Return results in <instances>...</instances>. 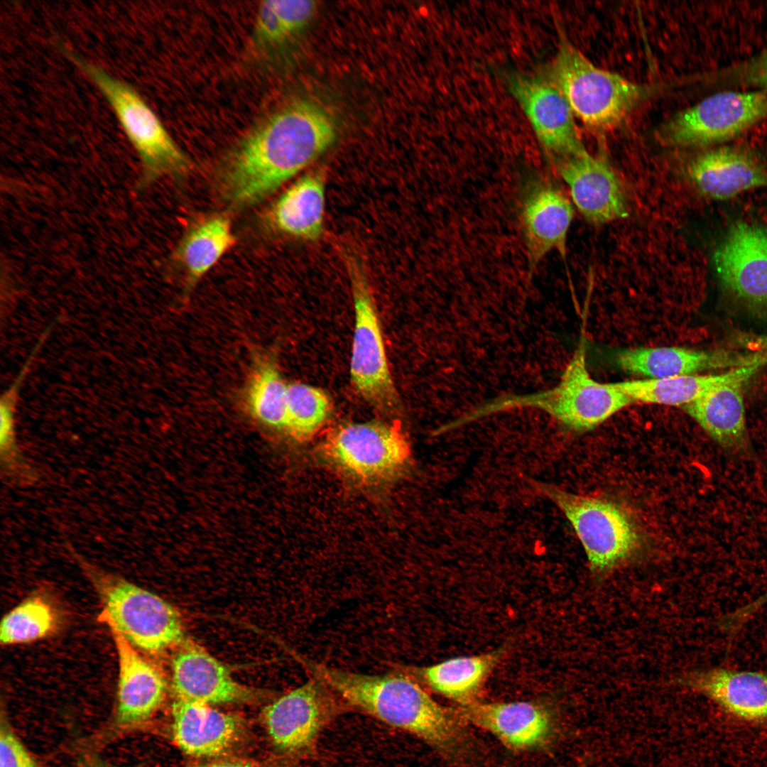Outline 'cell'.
I'll return each instance as SVG.
<instances>
[{
  "label": "cell",
  "mask_w": 767,
  "mask_h": 767,
  "mask_svg": "<svg viewBox=\"0 0 767 767\" xmlns=\"http://www.w3.org/2000/svg\"><path fill=\"white\" fill-rule=\"evenodd\" d=\"M335 137L332 118L316 103L297 99L277 109L230 153L223 175L227 200L236 207L261 200L309 166Z\"/></svg>",
  "instance_id": "1"
},
{
  "label": "cell",
  "mask_w": 767,
  "mask_h": 767,
  "mask_svg": "<svg viewBox=\"0 0 767 767\" xmlns=\"http://www.w3.org/2000/svg\"><path fill=\"white\" fill-rule=\"evenodd\" d=\"M311 674L347 705L408 731L446 753L463 741L457 719L416 682L403 675H366L299 657Z\"/></svg>",
  "instance_id": "2"
},
{
  "label": "cell",
  "mask_w": 767,
  "mask_h": 767,
  "mask_svg": "<svg viewBox=\"0 0 767 767\" xmlns=\"http://www.w3.org/2000/svg\"><path fill=\"white\" fill-rule=\"evenodd\" d=\"M558 384L545 391L506 395L485 403L464 416L467 423L485 415L521 408L540 409L570 429L592 430L633 403L614 383L594 379L586 364L582 336Z\"/></svg>",
  "instance_id": "3"
},
{
  "label": "cell",
  "mask_w": 767,
  "mask_h": 767,
  "mask_svg": "<svg viewBox=\"0 0 767 767\" xmlns=\"http://www.w3.org/2000/svg\"><path fill=\"white\" fill-rule=\"evenodd\" d=\"M60 48L99 89L114 110L140 159L141 183L187 173L190 167L187 156L137 91L67 47L61 44Z\"/></svg>",
  "instance_id": "4"
},
{
  "label": "cell",
  "mask_w": 767,
  "mask_h": 767,
  "mask_svg": "<svg viewBox=\"0 0 767 767\" xmlns=\"http://www.w3.org/2000/svg\"><path fill=\"white\" fill-rule=\"evenodd\" d=\"M547 78L562 94L573 114L597 129L619 124L653 91L595 66L564 38Z\"/></svg>",
  "instance_id": "5"
},
{
  "label": "cell",
  "mask_w": 767,
  "mask_h": 767,
  "mask_svg": "<svg viewBox=\"0 0 767 767\" xmlns=\"http://www.w3.org/2000/svg\"><path fill=\"white\" fill-rule=\"evenodd\" d=\"M321 452L335 469L366 485L392 481L410 459V445L398 421L341 424L329 432Z\"/></svg>",
  "instance_id": "6"
},
{
  "label": "cell",
  "mask_w": 767,
  "mask_h": 767,
  "mask_svg": "<svg viewBox=\"0 0 767 767\" xmlns=\"http://www.w3.org/2000/svg\"><path fill=\"white\" fill-rule=\"evenodd\" d=\"M96 576L102 619L134 647L157 653L183 641L181 618L169 603L125 580Z\"/></svg>",
  "instance_id": "7"
},
{
  "label": "cell",
  "mask_w": 767,
  "mask_h": 767,
  "mask_svg": "<svg viewBox=\"0 0 767 767\" xmlns=\"http://www.w3.org/2000/svg\"><path fill=\"white\" fill-rule=\"evenodd\" d=\"M538 487L562 510L572 526L592 572L604 575L636 554L639 545L638 534L633 521L620 506L552 485L539 484Z\"/></svg>",
  "instance_id": "8"
},
{
  "label": "cell",
  "mask_w": 767,
  "mask_h": 767,
  "mask_svg": "<svg viewBox=\"0 0 767 767\" xmlns=\"http://www.w3.org/2000/svg\"><path fill=\"white\" fill-rule=\"evenodd\" d=\"M349 274L354 309V330L350 362L352 384L364 400L385 412L396 411L400 401L388 364L382 330L369 283L364 268L353 258Z\"/></svg>",
  "instance_id": "9"
},
{
  "label": "cell",
  "mask_w": 767,
  "mask_h": 767,
  "mask_svg": "<svg viewBox=\"0 0 767 767\" xmlns=\"http://www.w3.org/2000/svg\"><path fill=\"white\" fill-rule=\"evenodd\" d=\"M767 116V91H725L675 114L661 135L680 146L709 145L733 138Z\"/></svg>",
  "instance_id": "10"
},
{
  "label": "cell",
  "mask_w": 767,
  "mask_h": 767,
  "mask_svg": "<svg viewBox=\"0 0 767 767\" xmlns=\"http://www.w3.org/2000/svg\"><path fill=\"white\" fill-rule=\"evenodd\" d=\"M717 275L736 300L757 310H767V229L735 224L714 255Z\"/></svg>",
  "instance_id": "11"
},
{
  "label": "cell",
  "mask_w": 767,
  "mask_h": 767,
  "mask_svg": "<svg viewBox=\"0 0 767 767\" xmlns=\"http://www.w3.org/2000/svg\"><path fill=\"white\" fill-rule=\"evenodd\" d=\"M508 87L521 105L545 151L556 161L587 151L573 113L562 94L547 77L511 74Z\"/></svg>",
  "instance_id": "12"
},
{
  "label": "cell",
  "mask_w": 767,
  "mask_h": 767,
  "mask_svg": "<svg viewBox=\"0 0 767 767\" xmlns=\"http://www.w3.org/2000/svg\"><path fill=\"white\" fill-rule=\"evenodd\" d=\"M332 691L312 677L268 705L263 721L274 744L289 752L312 745L332 707Z\"/></svg>",
  "instance_id": "13"
},
{
  "label": "cell",
  "mask_w": 767,
  "mask_h": 767,
  "mask_svg": "<svg viewBox=\"0 0 767 767\" xmlns=\"http://www.w3.org/2000/svg\"><path fill=\"white\" fill-rule=\"evenodd\" d=\"M557 167L572 202L587 222L601 225L628 215L622 185L605 161L587 151L557 161Z\"/></svg>",
  "instance_id": "14"
},
{
  "label": "cell",
  "mask_w": 767,
  "mask_h": 767,
  "mask_svg": "<svg viewBox=\"0 0 767 767\" xmlns=\"http://www.w3.org/2000/svg\"><path fill=\"white\" fill-rule=\"evenodd\" d=\"M573 217L572 204L561 190L540 179L528 184L521 217L531 269L553 251L565 257Z\"/></svg>",
  "instance_id": "15"
},
{
  "label": "cell",
  "mask_w": 767,
  "mask_h": 767,
  "mask_svg": "<svg viewBox=\"0 0 767 767\" xmlns=\"http://www.w3.org/2000/svg\"><path fill=\"white\" fill-rule=\"evenodd\" d=\"M678 682L705 695L734 718L767 723L766 673L714 668L687 673Z\"/></svg>",
  "instance_id": "16"
},
{
  "label": "cell",
  "mask_w": 767,
  "mask_h": 767,
  "mask_svg": "<svg viewBox=\"0 0 767 767\" xmlns=\"http://www.w3.org/2000/svg\"><path fill=\"white\" fill-rule=\"evenodd\" d=\"M767 359L762 354H739L722 350L704 351L680 347L622 349L613 354L614 363L630 374L663 379L754 364Z\"/></svg>",
  "instance_id": "17"
},
{
  "label": "cell",
  "mask_w": 767,
  "mask_h": 767,
  "mask_svg": "<svg viewBox=\"0 0 767 767\" xmlns=\"http://www.w3.org/2000/svg\"><path fill=\"white\" fill-rule=\"evenodd\" d=\"M111 631L119 659L114 724L127 729L147 721L157 711L165 697V682L153 664L118 632Z\"/></svg>",
  "instance_id": "18"
},
{
  "label": "cell",
  "mask_w": 767,
  "mask_h": 767,
  "mask_svg": "<svg viewBox=\"0 0 767 767\" xmlns=\"http://www.w3.org/2000/svg\"><path fill=\"white\" fill-rule=\"evenodd\" d=\"M459 712L466 720L492 733L513 749L541 746L550 738L554 729L550 711L530 702H472L462 705Z\"/></svg>",
  "instance_id": "19"
},
{
  "label": "cell",
  "mask_w": 767,
  "mask_h": 767,
  "mask_svg": "<svg viewBox=\"0 0 767 767\" xmlns=\"http://www.w3.org/2000/svg\"><path fill=\"white\" fill-rule=\"evenodd\" d=\"M172 687L177 700L209 705L236 702L249 695L225 665L193 645L183 647L173 657Z\"/></svg>",
  "instance_id": "20"
},
{
  "label": "cell",
  "mask_w": 767,
  "mask_h": 767,
  "mask_svg": "<svg viewBox=\"0 0 767 767\" xmlns=\"http://www.w3.org/2000/svg\"><path fill=\"white\" fill-rule=\"evenodd\" d=\"M172 714L173 740L191 756L219 755L232 744L239 733L236 717L209 705L177 700Z\"/></svg>",
  "instance_id": "21"
},
{
  "label": "cell",
  "mask_w": 767,
  "mask_h": 767,
  "mask_svg": "<svg viewBox=\"0 0 767 767\" xmlns=\"http://www.w3.org/2000/svg\"><path fill=\"white\" fill-rule=\"evenodd\" d=\"M749 378H739L722 384L683 407L719 445L739 452L748 450L743 386Z\"/></svg>",
  "instance_id": "22"
},
{
  "label": "cell",
  "mask_w": 767,
  "mask_h": 767,
  "mask_svg": "<svg viewBox=\"0 0 767 767\" xmlns=\"http://www.w3.org/2000/svg\"><path fill=\"white\" fill-rule=\"evenodd\" d=\"M689 174L705 195L724 200L767 185V171L750 156L732 148L705 153L690 164Z\"/></svg>",
  "instance_id": "23"
},
{
  "label": "cell",
  "mask_w": 767,
  "mask_h": 767,
  "mask_svg": "<svg viewBox=\"0 0 767 767\" xmlns=\"http://www.w3.org/2000/svg\"><path fill=\"white\" fill-rule=\"evenodd\" d=\"M765 360L733 368L716 375H684L663 379H643L614 383L633 403L682 408L723 384L739 378H751Z\"/></svg>",
  "instance_id": "24"
},
{
  "label": "cell",
  "mask_w": 767,
  "mask_h": 767,
  "mask_svg": "<svg viewBox=\"0 0 767 767\" xmlns=\"http://www.w3.org/2000/svg\"><path fill=\"white\" fill-rule=\"evenodd\" d=\"M325 211V182L320 172L299 178L278 197L270 212L278 232L305 240L322 234Z\"/></svg>",
  "instance_id": "25"
},
{
  "label": "cell",
  "mask_w": 767,
  "mask_h": 767,
  "mask_svg": "<svg viewBox=\"0 0 767 767\" xmlns=\"http://www.w3.org/2000/svg\"><path fill=\"white\" fill-rule=\"evenodd\" d=\"M496 659V653L459 657L410 671L437 692L466 705L474 702Z\"/></svg>",
  "instance_id": "26"
},
{
  "label": "cell",
  "mask_w": 767,
  "mask_h": 767,
  "mask_svg": "<svg viewBox=\"0 0 767 767\" xmlns=\"http://www.w3.org/2000/svg\"><path fill=\"white\" fill-rule=\"evenodd\" d=\"M234 243L231 222L226 216H214L193 227L178 250L190 285L214 266Z\"/></svg>",
  "instance_id": "27"
},
{
  "label": "cell",
  "mask_w": 767,
  "mask_h": 767,
  "mask_svg": "<svg viewBox=\"0 0 767 767\" xmlns=\"http://www.w3.org/2000/svg\"><path fill=\"white\" fill-rule=\"evenodd\" d=\"M287 386L273 360L259 358L254 364L246 393L251 415L266 426L285 431Z\"/></svg>",
  "instance_id": "28"
},
{
  "label": "cell",
  "mask_w": 767,
  "mask_h": 767,
  "mask_svg": "<svg viewBox=\"0 0 767 767\" xmlns=\"http://www.w3.org/2000/svg\"><path fill=\"white\" fill-rule=\"evenodd\" d=\"M331 406L322 389L299 382L288 384L285 431L296 440H309L325 423Z\"/></svg>",
  "instance_id": "29"
},
{
  "label": "cell",
  "mask_w": 767,
  "mask_h": 767,
  "mask_svg": "<svg viewBox=\"0 0 767 767\" xmlns=\"http://www.w3.org/2000/svg\"><path fill=\"white\" fill-rule=\"evenodd\" d=\"M56 625L52 606L40 597L28 599L11 610L2 619L1 643L13 645L30 643L48 635Z\"/></svg>",
  "instance_id": "30"
},
{
  "label": "cell",
  "mask_w": 767,
  "mask_h": 767,
  "mask_svg": "<svg viewBox=\"0 0 767 767\" xmlns=\"http://www.w3.org/2000/svg\"><path fill=\"white\" fill-rule=\"evenodd\" d=\"M290 38L279 19L272 0L261 1L249 39L251 58L257 64L267 67Z\"/></svg>",
  "instance_id": "31"
},
{
  "label": "cell",
  "mask_w": 767,
  "mask_h": 767,
  "mask_svg": "<svg viewBox=\"0 0 767 767\" xmlns=\"http://www.w3.org/2000/svg\"><path fill=\"white\" fill-rule=\"evenodd\" d=\"M11 395V392L5 394L0 404V456L5 469L15 474L23 464L15 440Z\"/></svg>",
  "instance_id": "32"
},
{
  "label": "cell",
  "mask_w": 767,
  "mask_h": 767,
  "mask_svg": "<svg viewBox=\"0 0 767 767\" xmlns=\"http://www.w3.org/2000/svg\"><path fill=\"white\" fill-rule=\"evenodd\" d=\"M0 767H40L4 715L0 722Z\"/></svg>",
  "instance_id": "33"
},
{
  "label": "cell",
  "mask_w": 767,
  "mask_h": 767,
  "mask_svg": "<svg viewBox=\"0 0 767 767\" xmlns=\"http://www.w3.org/2000/svg\"><path fill=\"white\" fill-rule=\"evenodd\" d=\"M273 7L288 34L293 37L310 21L316 11V2L310 0H272Z\"/></svg>",
  "instance_id": "34"
},
{
  "label": "cell",
  "mask_w": 767,
  "mask_h": 767,
  "mask_svg": "<svg viewBox=\"0 0 767 767\" xmlns=\"http://www.w3.org/2000/svg\"><path fill=\"white\" fill-rule=\"evenodd\" d=\"M766 604H767V590L755 599L729 614V622L733 626L740 628Z\"/></svg>",
  "instance_id": "35"
},
{
  "label": "cell",
  "mask_w": 767,
  "mask_h": 767,
  "mask_svg": "<svg viewBox=\"0 0 767 767\" xmlns=\"http://www.w3.org/2000/svg\"><path fill=\"white\" fill-rule=\"evenodd\" d=\"M746 80L767 91V50L746 69Z\"/></svg>",
  "instance_id": "36"
},
{
  "label": "cell",
  "mask_w": 767,
  "mask_h": 767,
  "mask_svg": "<svg viewBox=\"0 0 767 767\" xmlns=\"http://www.w3.org/2000/svg\"><path fill=\"white\" fill-rule=\"evenodd\" d=\"M77 767H124L109 763L94 754H85L78 761Z\"/></svg>",
  "instance_id": "37"
},
{
  "label": "cell",
  "mask_w": 767,
  "mask_h": 767,
  "mask_svg": "<svg viewBox=\"0 0 767 767\" xmlns=\"http://www.w3.org/2000/svg\"><path fill=\"white\" fill-rule=\"evenodd\" d=\"M194 767H252L250 764L242 761H221L198 765Z\"/></svg>",
  "instance_id": "38"
},
{
  "label": "cell",
  "mask_w": 767,
  "mask_h": 767,
  "mask_svg": "<svg viewBox=\"0 0 767 767\" xmlns=\"http://www.w3.org/2000/svg\"><path fill=\"white\" fill-rule=\"evenodd\" d=\"M756 342L761 347H762L765 349H767V337L760 338L756 341Z\"/></svg>",
  "instance_id": "39"
}]
</instances>
